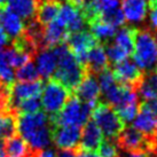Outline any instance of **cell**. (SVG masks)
Listing matches in <instances>:
<instances>
[{
    "mask_svg": "<svg viewBox=\"0 0 157 157\" xmlns=\"http://www.w3.org/2000/svg\"><path fill=\"white\" fill-rule=\"evenodd\" d=\"M17 132L35 151L44 150L52 144V123L45 111L18 115Z\"/></svg>",
    "mask_w": 157,
    "mask_h": 157,
    "instance_id": "cell-1",
    "label": "cell"
},
{
    "mask_svg": "<svg viewBox=\"0 0 157 157\" xmlns=\"http://www.w3.org/2000/svg\"><path fill=\"white\" fill-rule=\"evenodd\" d=\"M53 51L56 56L57 64L51 78L57 80L71 93H74V91L78 87V85L87 75V70L84 64H82L76 59L67 44L59 45L53 48Z\"/></svg>",
    "mask_w": 157,
    "mask_h": 157,
    "instance_id": "cell-2",
    "label": "cell"
},
{
    "mask_svg": "<svg viewBox=\"0 0 157 157\" xmlns=\"http://www.w3.org/2000/svg\"><path fill=\"white\" fill-rule=\"evenodd\" d=\"M133 59L144 71H151L157 67V39L150 28L136 30Z\"/></svg>",
    "mask_w": 157,
    "mask_h": 157,
    "instance_id": "cell-3",
    "label": "cell"
},
{
    "mask_svg": "<svg viewBox=\"0 0 157 157\" xmlns=\"http://www.w3.org/2000/svg\"><path fill=\"white\" fill-rule=\"evenodd\" d=\"M95 107L84 103L75 95L70 96L60 113L49 117L52 125L83 127L90 121L92 111Z\"/></svg>",
    "mask_w": 157,
    "mask_h": 157,
    "instance_id": "cell-4",
    "label": "cell"
},
{
    "mask_svg": "<svg viewBox=\"0 0 157 157\" xmlns=\"http://www.w3.org/2000/svg\"><path fill=\"white\" fill-rule=\"evenodd\" d=\"M119 148L126 153H147L157 156L156 135H148L134 126L125 127L116 139Z\"/></svg>",
    "mask_w": 157,
    "mask_h": 157,
    "instance_id": "cell-5",
    "label": "cell"
},
{
    "mask_svg": "<svg viewBox=\"0 0 157 157\" xmlns=\"http://www.w3.org/2000/svg\"><path fill=\"white\" fill-rule=\"evenodd\" d=\"M92 121L100 127L102 134L107 140H116L125 128V123L119 118L116 109L107 102L98 103L92 111Z\"/></svg>",
    "mask_w": 157,
    "mask_h": 157,
    "instance_id": "cell-6",
    "label": "cell"
},
{
    "mask_svg": "<svg viewBox=\"0 0 157 157\" xmlns=\"http://www.w3.org/2000/svg\"><path fill=\"white\" fill-rule=\"evenodd\" d=\"M71 92L62 84L53 78H49L41 91V107L49 117L60 113L66 102L69 100Z\"/></svg>",
    "mask_w": 157,
    "mask_h": 157,
    "instance_id": "cell-7",
    "label": "cell"
},
{
    "mask_svg": "<svg viewBox=\"0 0 157 157\" xmlns=\"http://www.w3.org/2000/svg\"><path fill=\"white\" fill-rule=\"evenodd\" d=\"M66 43L71 53L82 64H85L87 53L94 46L100 44L99 40L96 39L92 32L84 30L79 31V32H75V33H70Z\"/></svg>",
    "mask_w": 157,
    "mask_h": 157,
    "instance_id": "cell-8",
    "label": "cell"
},
{
    "mask_svg": "<svg viewBox=\"0 0 157 157\" xmlns=\"http://www.w3.org/2000/svg\"><path fill=\"white\" fill-rule=\"evenodd\" d=\"M111 72L116 82L123 85L131 86L135 91H138L139 84L141 83L144 75V70L140 69L135 63L127 60L115 64Z\"/></svg>",
    "mask_w": 157,
    "mask_h": 157,
    "instance_id": "cell-9",
    "label": "cell"
},
{
    "mask_svg": "<svg viewBox=\"0 0 157 157\" xmlns=\"http://www.w3.org/2000/svg\"><path fill=\"white\" fill-rule=\"evenodd\" d=\"M80 135V127L52 125V142L59 149H68L76 151L78 149Z\"/></svg>",
    "mask_w": 157,
    "mask_h": 157,
    "instance_id": "cell-10",
    "label": "cell"
},
{
    "mask_svg": "<svg viewBox=\"0 0 157 157\" xmlns=\"http://www.w3.org/2000/svg\"><path fill=\"white\" fill-rule=\"evenodd\" d=\"M43 87H44V83H43L41 79H38L35 82H17V83H14L10 87V91H9L10 110L13 113H15V108L17 107V105L21 101L29 99L31 96L40 95Z\"/></svg>",
    "mask_w": 157,
    "mask_h": 157,
    "instance_id": "cell-11",
    "label": "cell"
},
{
    "mask_svg": "<svg viewBox=\"0 0 157 157\" xmlns=\"http://www.w3.org/2000/svg\"><path fill=\"white\" fill-rule=\"evenodd\" d=\"M0 26L10 39H16L24 33L25 23L7 4L0 5Z\"/></svg>",
    "mask_w": 157,
    "mask_h": 157,
    "instance_id": "cell-12",
    "label": "cell"
},
{
    "mask_svg": "<svg viewBox=\"0 0 157 157\" xmlns=\"http://www.w3.org/2000/svg\"><path fill=\"white\" fill-rule=\"evenodd\" d=\"M55 20L61 25L64 26L69 33L83 31L85 29V25L87 24L78 9L67 1L66 4H62L60 13Z\"/></svg>",
    "mask_w": 157,
    "mask_h": 157,
    "instance_id": "cell-13",
    "label": "cell"
},
{
    "mask_svg": "<svg viewBox=\"0 0 157 157\" xmlns=\"http://www.w3.org/2000/svg\"><path fill=\"white\" fill-rule=\"evenodd\" d=\"M74 94L82 102L95 107L101 95V90L96 76L91 74L86 75L78 87L74 91Z\"/></svg>",
    "mask_w": 157,
    "mask_h": 157,
    "instance_id": "cell-14",
    "label": "cell"
},
{
    "mask_svg": "<svg viewBox=\"0 0 157 157\" xmlns=\"http://www.w3.org/2000/svg\"><path fill=\"white\" fill-rule=\"evenodd\" d=\"M107 103L113 108H119L124 105L138 101V92L134 88L123 84H115L113 87L103 93Z\"/></svg>",
    "mask_w": 157,
    "mask_h": 157,
    "instance_id": "cell-15",
    "label": "cell"
},
{
    "mask_svg": "<svg viewBox=\"0 0 157 157\" xmlns=\"http://www.w3.org/2000/svg\"><path fill=\"white\" fill-rule=\"evenodd\" d=\"M102 141H103V134L101 132L100 127L96 125L94 121H88L83 126L80 141H79L77 150L95 151L100 147Z\"/></svg>",
    "mask_w": 157,
    "mask_h": 157,
    "instance_id": "cell-16",
    "label": "cell"
},
{
    "mask_svg": "<svg viewBox=\"0 0 157 157\" xmlns=\"http://www.w3.org/2000/svg\"><path fill=\"white\" fill-rule=\"evenodd\" d=\"M85 68L87 70V74L98 75L103 70L109 68V60L105 53V48L102 44H98L87 53V56L85 60Z\"/></svg>",
    "mask_w": 157,
    "mask_h": 157,
    "instance_id": "cell-17",
    "label": "cell"
},
{
    "mask_svg": "<svg viewBox=\"0 0 157 157\" xmlns=\"http://www.w3.org/2000/svg\"><path fill=\"white\" fill-rule=\"evenodd\" d=\"M69 32L63 25H61L56 20L44 26L43 36V49L44 48H54L59 45L66 44L69 37Z\"/></svg>",
    "mask_w": 157,
    "mask_h": 157,
    "instance_id": "cell-18",
    "label": "cell"
},
{
    "mask_svg": "<svg viewBox=\"0 0 157 157\" xmlns=\"http://www.w3.org/2000/svg\"><path fill=\"white\" fill-rule=\"evenodd\" d=\"M35 150L29 147L20 134H15L4 140L5 157H32Z\"/></svg>",
    "mask_w": 157,
    "mask_h": 157,
    "instance_id": "cell-19",
    "label": "cell"
},
{
    "mask_svg": "<svg viewBox=\"0 0 157 157\" xmlns=\"http://www.w3.org/2000/svg\"><path fill=\"white\" fill-rule=\"evenodd\" d=\"M122 10L125 20L133 23L142 22L148 12L147 0H123Z\"/></svg>",
    "mask_w": 157,
    "mask_h": 157,
    "instance_id": "cell-20",
    "label": "cell"
},
{
    "mask_svg": "<svg viewBox=\"0 0 157 157\" xmlns=\"http://www.w3.org/2000/svg\"><path fill=\"white\" fill-rule=\"evenodd\" d=\"M35 57L36 62H37V69H38L40 77H43L45 79H49L54 74L57 64L56 56L54 54L53 48L40 49Z\"/></svg>",
    "mask_w": 157,
    "mask_h": 157,
    "instance_id": "cell-21",
    "label": "cell"
},
{
    "mask_svg": "<svg viewBox=\"0 0 157 157\" xmlns=\"http://www.w3.org/2000/svg\"><path fill=\"white\" fill-rule=\"evenodd\" d=\"M61 7V0H40L36 12V20L41 25H47L57 17Z\"/></svg>",
    "mask_w": 157,
    "mask_h": 157,
    "instance_id": "cell-22",
    "label": "cell"
},
{
    "mask_svg": "<svg viewBox=\"0 0 157 157\" xmlns=\"http://www.w3.org/2000/svg\"><path fill=\"white\" fill-rule=\"evenodd\" d=\"M133 126L136 130L144 132L148 135L155 134L157 126V119L151 113V111L146 107L144 102H141L139 105V110H138V113L135 116Z\"/></svg>",
    "mask_w": 157,
    "mask_h": 157,
    "instance_id": "cell-23",
    "label": "cell"
},
{
    "mask_svg": "<svg viewBox=\"0 0 157 157\" xmlns=\"http://www.w3.org/2000/svg\"><path fill=\"white\" fill-rule=\"evenodd\" d=\"M40 0H7V5L22 20L29 22L36 18V12Z\"/></svg>",
    "mask_w": 157,
    "mask_h": 157,
    "instance_id": "cell-24",
    "label": "cell"
},
{
    "mask_svg": "<svg viewBox=\"0 0 157 157\" xmlns=\"http://www.w3.org/2000/svg\"><path fill=\"white\" fill-rule=\"evenodd\" d=\"M136 92L144 99V101L157 99V74L155 70L144 72V78L139 84Z\"/></svg>",
    "mask_w": 157,
    "mask_h": 157,
    "instance_id": "cell-25",
    "label": "cell"
},
{
    "mask_svg": "<svg viewBox=\"0 0 157 157\" xmlns=\"http://www.w3.org/2000/svg\"><path fill=\"white\" fill-rule=\"evenodd\" d=\"M138 28L135 26H123L121 30L116 32L113 37V43L124 49L131 56L134 51V41Z\"/></svg>",
    "mask_w": 157,
    "mask_h": 157,
    "instance_id": "cell-26",
    "label": "cell"
},
{
    "mask_svg": "<svg viewBox=\"0 0 157 157\" xmlns=\"http://www.w3.org/2000/svg\"><path fill=\"white\" fill-rule=\"evenodd\" d=\"M90 29H91V32L94 35L96 39L99 40V43L102 45H105L110 43L111 39H113L115 35H116V29L117 28H115V26L110 25L108 23L103 22V21H101L100 18L95 21V22H93L90 25Z\"/></svg>",
    "mask_w": 157,
    "mask_h": 157,
    "instance_id": "cell-27",
    "label": "cell"
},
{
    "mask_svg": "<svg viewBox=\"0 0 157 157\" xmlns=\"http://www.w3.org/2000/svg\"><path fill=\"white\" fill-rule=\"evenodd\" d=\"M17 132V115L6 113L0 115V139L5 140L16 134Z\"/></svg>",
    "mask_w": 157,
    "mask_h": 157,
    "instance_id": "cell-28",
    "label": "cell"
},
{
    "mask_svg": "<svg viewBox=\"0 0 157 157\" xmlns=\"http://www.w3.org/2000/svg\"><path fill=\"white\" fill-rule=\"evenodd\" d=\"M15 79H17L18 82H35V80L40 79V75L36 64H33V62L30 61L16 70Z\"/></svg>",
    "mask_w": 157,
    "mask_h": 157,
    "instance_id": "cell-29",
    "label": "cell"
},
{
    "mask_svg": "<svg viewBox=\"0 0 157 157\" xmlns=\"http://www.w3.org/2000/svg\"><path fill=\"white\" fill-rule=\"evenodd\" d=\"M40 108H41V94L31 96L29 99L21 101L15 108V113H17V116L21 113H33L39 111Z\"/></svg>",
    "mask_w": 157,
    "mask_h": 157,
    "instance_id": "cell-30",
    "label": "cell"
},
{
    "mask_svg": "<svg viewBox=\"0 0 157 157\" xmlns=\"http://www.w3.org/2000/svg\"><path fill=\"white\" fill-rule=\"evenodd\" d=\"M105 48V53H107V56H108V60L109 62L113 63V64H117L119 62L125 61L127 57L130 56L124 49L117 46L115 43H108V44L103 45Z\"/></svg>",
    "mask_w": 157,
    "mask_h": 157,
    "instance_id": "cell-31",
    "label": "cell"
},
{
    "mask_svg": "<svg viewBox=\"0 0 157 157\" xmlns=\"http://www.w3.org/2000/svg\"><path fill=\"white\" fill-rule=\"evenodd\" d=\"M139 102L135 101V102H131V103L122 105L119 108H116V113H118L119 118L125 123V125L127 123H131L135 118L138 110H139Z\"/></svg>",
    "mask_w": 157,
    "mask_h": 157,
    "instance_id": "cell-32",
    "label": "cell"
},
{
    "mask_svg": "<svg viewBox=\"0 0 157 157\" xmlns=\"http://www.w3.org/2000/svg\"><path fill=\"white\" fill-rule=\"evenodd\" d=\"M100 20L105 23H108V24H110V25L115 26V28L123 26L125 24V21H126L124 14H123V10L119 8L116 9V10H113L110 13L101 14Z\"/></svg>",
    "mask_w": 157,
    "mask_h": 157,
    "instance_id": "cell-33",
    "label": "cell"
},
{
    "mask_svg": "<svg viewBox=\"0 0 157 157\" xmlns=\"http://www.w3.org/2000/svg\"><path fill=\"white\" fill-rule=\"evenodd\" d=\"M0 83L7 87H12L15 83V71L12 66L0 63Z\"/></svg>",
    "mask_w": 157,
    "mask_h": 157,
    "instance_id": "cell-34",
    "label": "cell"
},
{
    "mask_svg": "<svg viewBox=\"0 0 157 157\" xmlns=\"http://www.w3.org/2000/svg\"><path fill=\"white\" fill-rule=\"evenodd\" d=\"M98 82H99V86H100V90L102 93H105L110 87H113V85L116 84L113 75L109 68L103 70L102 72L98 75Z\"/></svg>",
    "mask_w": 157,
    "mask_h": 157,
    "instance_id": "cell-35",
    "label": "cell"
},
{
    "mask_svg": "<svg viewBox=\"0 0 157 157\" xmlns=\"http://www.w3.org/2000/svg\"><path fill=\"white\" fill-rule=\"evenodd\" d=\"M98 154L101 157H118V150L116 144L111 140L107 139L101 142L100 147L98 148Z\"/></svg>",
    "mask_w": 157,
    "mask_h": 157,
    "instance_id": "cell-36",
    "label": "cell"
},
{
    "mask_svg": "<svg viewBox=\"0 0 157 157\" xmlns=\"http://www.w3.org/2000/svg\"><path fill=\"white\" fill-rule=\"evenodd\" d=\"M119 5H121V0H99L101 14L110 13L113 10H116L119 8Z\"/></svg>",
    "mask_w": 157,
    "mask_h": 157,
    "instance_id": "cell-37",
    "label": "cell"
},
{
    "mask_svg": "<svg viewBox=\"0 0 157 157\" xmlns=\"http://www.w3.org/2000/svg\"><path fill=\"white\" fill-rule=\"evenodd\" d=\"M149 20L153 29L157 30V0H149Z\"/></svg>",
    "mask_w": 157,
    "mask_h": 157,
    "instance_id": "cell-38",
    "label": "cell"
},
{
    "mask_svg": "<svg viewBox=\"0 0 157 157\" xmlns=\"http://www.w3.org/2000/svg\"><path fill=\"white\" fill-rule=\"evenodd\" d=\"M9 44H10V38L6 35V32L0 26V53L2 52L6 47H8Z\"/></svg>",
    "mask_w": 157,
    "mask_h": 157,
    "instance_id": "cell-39",
    "label": "cell"
},
{
    "mask_svg": "<svg viewBox=\"0 0 157 157\" xmlns=\"http://www.w3.org/2000/svg\"><path fill=\"white\" fill-rule=\"evenodd\" d=\"M144 103L146 105V107L151 111V113H153L154 116H155V118L157 119V99L149 100V101H144Z\"/></svg>",
    "mask_w": 157,
    "mask_h": 157,
    "instance_id": "cell-40",
    "label": "cell"
},
{
    "mask_svg": "<svg viewBox=\"0 0 157 157\" xmlns=\"http://www.w3.org/2000/svg\"><path fill=\"white\" fill-rule=\"evenodd\" d=\"M56 157H77V154L75 150H68V149H61L56 153Z\"/></svg>",
    "mask_w": 157,
    "mask_h": 157,
    "instance_id": "cell-41",
    "label": "cell"
},
{
    "mask_svg": "<svg viewBox=\"0 0 157 157\" xmlns=\"http://www.w3.org/2000/svg\"><path fill=\"white\" fill-rule=\"evenodd\" d=\"M77 157H101L95 151H87V150H77Z\"/></svg>",
    "mask_w": 157,
    "mask_h": 157,
    "instance_id": "cell-42",
    "label": "cell"
},
{
    "mask_svg": "<svg viewBox=\"0 0 157 157\" xmlns=\"http://www.w3.org/2000/svg\"><path fill=\"white\" fill-rule=\"evenodd\" d=\"M39 157H56V153L52 149H44L40 151Z\"/></svg>",
    "mask_w": 157,
    "mask_h": 157,
    "instance_id": "cell-43",
    "label": "cell"
},
{
    "mask_svg": "<svg viewBox=\"0 0 157 157\" xmlns=\"http://www.w3.org/2000/svg\"><path fill=\"white\" fill-rule=\"evenodd\" d=\"M118 157H122L118 155ZM123 157H157L154 156V155H150V154L147 153H130L127 156H123Z\"/></svg>",
    "mask_w": 157,
    "mask_h": 157,
    "instance_id": "cell-44",
    "label": "cell"
},
{
    "mask_svg": "<svg viewBox=\"0 0 157 157\" xmlns=\"http://www.w3.org/2000/svg\"><path fill=\"white\" fill-rule=\"evenodd\" d=\"M5 1H6V0H0V5H4Z\"/></svg>",
    "mask_w": 157,
    "mask_h": 157,
    "instance_id": "cell-45",
    "label": "cell"
},
{
    "mask_svg": "<svg viewBox=\"0 0 157 157\" xmlns=\"http://www.w3.org/2000/svg\"><path fill=\"white\" fill-rule=\"evenodd\" d=\"M155 135H156V139H157V126H156V131H155Z\"/></svg>",
    "mask_w": 157,
    "mask_h": 157,
    "instance_id": "cell-46",
    "label": "cell"
},
{
    "mask_svg": "<svg viewBox=\"0 0 157 157\" xmlns=\"http://www.w3.org/2000/svg\"><path fill=\"white\" fill-rule=\"evenodd\" d=\"M155 71H156V74H157V67H156V68H155Z\"/></svg>",
    "mask_w": 157,
    "mask_h": 157,
    "instance_id": "cell-47",
    "label": "cell"
}]
</instances>
